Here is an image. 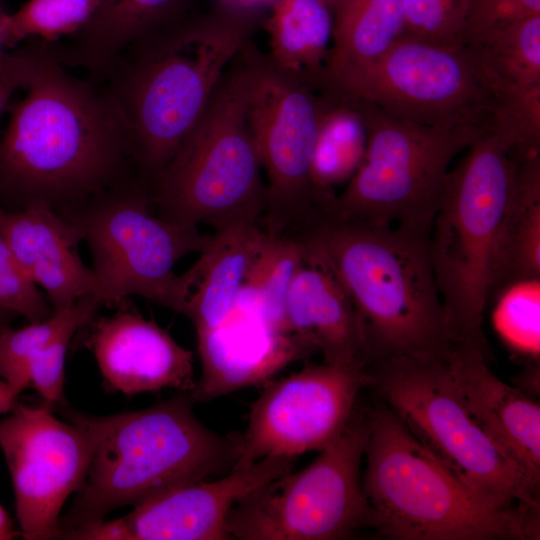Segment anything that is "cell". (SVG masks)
<instances>
[{
  "instance_id": "cell-33",
  "label": "cell",
  "mask_w": 540,
  "mask_h": 540,
  "mask_svg": "<svg viewBox=\"0 0 540 540\" xmlns=\"http://www.w3.org/2000/svg\"><path fill=\"white\" fill-rule=\"evenodd\" d=\"M99 0H29L18 11L3 15L0 46L11 47L31 37L54 41L77 33L95 12Z\"/></svg>"
},
{
  "instance_id": "cell-41",
  "label": "cell",
  "mask_w": 540,
  "mask_h": 540,
  "mask_svg": "<svg viewBox=\"0 0 540 540\" xmlns=\"http://www.w3.org/2000/svg\"><path fill=\"white\" fill-rule=\"evenodd\" d=\"M15 531L6 511L0 505V540H9L15 536Z\"/></svg>"
},
{
  "instance_id": "cell-2",
  "label": "cell",
  "mask_w": 540,
  "mask_h": 540,
  "mask_svg": "<svg viewBox=\"0 0 540 540\" xmlns=\"http://www.w3.org/2000/svg\"><path fill=\"white\" fill-rule=\"evenodd\" d=\"M305 259L337 280L361 326L367 366L446 357L452 348L429 235L324 214L294 235Z\"/></svg>"
},
{
  "instance_id": "cell-37",
  "label": "cell",
  "mask_w": 540,
  "mask_h": 540,
  "mask_svg": "<svg viewBox=\"0 0 540 540\" xmlns=\"http://www.w3.org/2000/svg\"><path fill=\"white\" fill-rule=\"evenodd\" d=\"M466 41L488 28L540 15V0H467Z\"/></svg>"
},
{
  "instance_id": "cell-18",
  "label": "cell",
  "mask_w": 540,
  "mask_h": 540,
  "mask_svg": "<svg viewBox=\"0 0 540 540\" xmlns=\"http://www.w3.org/2000/svg\"><path fill=\"white\" fill-rule=\"evenodd\" d=\"M0 234L29 279L46 291L53 309L83 297L97 298L96 276L78 252L80 232L50 204L33 201L19 209L0 208Z\"/></svg>"
},
{
  "instance_id": "cell-40",
  "label": "cell",
  "mask_w": 540,
  "mask_h": 540,
  "mask_svg": "<svg viewBox=\"0 0 540 540\" xmlns=\"http://www.w3.org/2000/svg\"><path fill=\"white\" fill-rule=\"evenodd\" d=\"M19 393L5 380L0 379V414L12 410L15 406Z\"/></svg>"
},
{
  "instance_id": "cell-43",
  "label": "cell",
  "mask_w": 540,
  "mask_h": 540,
  "mask_svg": "<svg viewBox=\"0 0 540 540\" xmlns=\"http://www.w3.org/2000/svg\"><path fill=\"white\" fill-rule=\"evenodd\" d=\"M3 312H9V311H6V310L0 308V321H1V317H2ZM2 329H3V328H2ZM0 330H1V329H0Z\"/></svg>"
},
{
  "instance_id": "cell-9",
  "label": "cell",
  "mask_w": 540,
  "mask_h": 540,
  "mask_svg": "<svg viewBox=\"0 0 540 540\" xmlns=\"http://www.w3.org/2000/svg\"><path fill=\"white\" fill-rule=\"evenodd\" d=\"M367 368L415 439L484 502L503 510L539 505L538 487L472 417L446 357L387 359Z\"/></svg>"
},
{
  "instance_id": "cell-14",
  "label": "cell",
  "mask_w": 540,
  "mask_h": 540,
  "mask_svg": "<svg viewBox=\"0 0 540 540\" xmlns=\"http://www.w3.org/2000/svg\"><path fill=\"white\" fill-rule=\"evenodd\" d=\"M372 383L367 368L325 362L268 381L238 435L233 467L322 450L347 425L360 390Z\"/></svg>"
},
{
  "instance_id": "cell-35",
  "label": "cell",
  "mask_w": 540,
  "mask_h": 540,
  "mask_svg": "<svg viewBox=\"0 0 540 540\" xmlns=\"http://www.w3.org/2000/svg\"><path fill=\"white\" fill-rule=\"evenodd\" d=\"M0 308L21 314L30 323L42 321L54 311L26 275L1 234Z\"/></svg>"
},
{
  "instance_id": "cell-27",
  "label": "cell",
  "mask_w": 540,
  "mask_h": 540,
  "mask_svg": "<svg viewBox=\"0 0 540 540\" xmlns=\"http://www.w3.org/2000/svg\"><path fill=\"white\" fill-rule=\"evenodd\" d=\"M305 262V251L298 238L266 233L228 321L244 318L271 330L289 333L285 321L286 297Z\"/></svg>"
},
{
  "instance_id": "cell-21",
  "label": "cell",
  "mask_w": 540,
  "mask_h": 540,
  "mask_svg": "<svg viewBox=\"0 0 540 540\" xmlns=\"http://www.w3.org/2000/svg\"><path fill=\"white\" fill-rule=\"evenodd\" d=\"M287 331L302 338L324 362L367 368L357 313L337 280L306 261L297 271L285 302Z\"/></svg>"
},
{
  "instance_id": "cell-7",
  "label": "cell",
  "mask_w": 540,
  "mask_h": 540,
  "mask_svg": "<svg viewBox=\"0 0 540 540\" xmlns=\"http://www.w3.org/2000/svg\"><path fill=\"white\" fill-rule=\"evenodd\" d=\"M517 165L507 144L485 131L448 173L428 246L453 345L486 353L483 316Z\"/></svg>"
},
{
  "instance_id": "cell-44",
  "label": "cell",
  "mask_w": 540,
  "mask_h": 540,
  "mask_svg": "<svg viewBox=\"0 0 540 540\" xmlns=\"http://www.w3.org/2000/svg\"><path fill=\"white\" fill-rule=\"evenodd\" d=\"M2 18H3V14L0 13V26H1Z\"/></svg>"
},
{
  "instance_id": "cell-25",
  "label": "cell",
  "mask_w": 540,
  "mask_h": 540,
  "mask_svg": "<svg viewBox=\"0 0 540 540\" xmlns=\"http://www.w3.org/2000/svg\"><path fill=\"white\" fill-rule=\"evenodd\" d=\"M517 163L497 236L488 303L512 282L540 279V153Z\"/></svg>"
},
{
  "instance_id": "cell-4",
  "label": "cell",
  "mask_w": 540,
  "mask_h": 540,
  "mask_svg": "<svg viewBox=\"0 0 540 540\" xmlns=\"http://www.w3.org/2000/svg\"><path fill=\"white\" fill-rule=\"evenodd\" d=\"M192 404L187 394L110 416L67 412V419L89 435L92 455L86 478L60 519L61 532L231 470L238 456V435L221 436L208 429Z\"/></svg>"
},
{
  "instance_id": "cell-8",
  "label": "cell",
  "mask_w": 540,
  "mask_h": 540,
  "mask_svg": "<svg viewBox=\"0 0 540 540\" xmlns=\"http://www.w3.org/2000/svg\"><path fill=\"white\" fill-rule=\"evenodd\" d=\"M349 98L363 120L366 149L329 214L429 235L452 161L486 130L423 126Z\"/></svg>"
},
{
  "instance_id": "cell-26",
  "label": "cell",
  "mask_w": 540,
  "mask_h": 540,
  "mask_svg": "<svg viewBox=\"0 0 540 540\" xmlns=\"http://www.w3.org/2000/svg\"><path fill=\"white\" fill-rule=\"evenodd\" d=\"M334 13L326 82L376 60L406 36L400 0H346Z\"/></svg>"
},
{
  "instance_id": "cell-36",
  "label": "cell",
  "mask_w": 540,
  "mask_h": 540,
  "mask_svg": "<svg viewBox=\"0 0 540 540\" xmlns=\"http://www.w3.org/2000/svg\"><path fill=\"white\" fill-rule=\"evenodd\" d=\"M74 334H67L37 355L28 367L29 386L41 395L47 405L60 402L63 397L65 358Z\"/></svg>"
},
{
  "instance_id": "cell-3",
  "label": "cell",
  "mask_w": 540,
  "mask_h": 540,
  "mask_svg": "<svg viewBox=\"0 0 540 540\" xmlns=\"http://www.w3.org/2000/svg\"><path fill=\"white\" fill-rule=\"evenodd\" d=\"M253 28V14L219 4L155 30L120 57L103 89L142 177L151 182L172 159Z\"/></svg>"
},
{
  "instance_id": "cell-42",
  "label": "cell",
  "mask_w": 540,
  "mask_h": 540,
  "mask_svg": "<svg viewBox=\"0 0 540 540\" xmlns=\"http://www.w3.org/2000/svg\"><path fill=\"white\" fill-rule=\"evenodd\" d=\"M334 12L346 0H322Z\"/></svg>"
},
{
  "instance_id": "cell-11",
  "label": "cell",
  "mask_w": 540,
  "mask_h": 540,
  "mask_svg": "<svg viewBox=\"0 0 540 540\" xmlns=\"http://www.w3.org/2000/svg\"><path fill=\"white\" fill-rule=\"evenodd\" d=\"M369 416L352 415L307 467L288 472L238 501L226 520L230 539L331 540L368 525L360 463Z\"/></svg>"
},
{
  "instance_id": "cell-13",
  "label": "cell",
  "mask_w": 540,
  "mask_h": 540,
  "mask_svg": "<svg viewBox=\"0 0 540 540\" xmlns=\"http://www.w3.org/2000/svg\"><path fill=\"white\" fill-rule=\"evenodd\" d=\"M326 88L423 126L488 128L490 88L467 46L405 36L376 60L328 79Z\"/></svg>"
},
{
  "instance_id": "cell-24",
  "label": "cell",
  "mask_w": 540,
  "mask_h": 540,
  "mask_svg": "<svg viewBox=\"0 0 540 540\" xmlns=\"http://www.w3.org/2000/svg\"><path fill=\"white\" fill-rule=\"evenodd\" d=\"M331 13L322 0H276L266 22L271 62L320 92L326 87Z\"/></svg>"
},
{
  "instance_id": "cell-15",
  "label": "cell",
  "mask_w": 540,
  "mask_h": 540,
  "mask_svg": "<svg viewBox=\"0 0 540 540\" xmlns=\"http://www.w3.org/2000/svg\"><path fill=\"white\" fill-rule=\"evenodd\" d=\"M50 405H18L0 421V448L15 494L23 538L57 539L60 512L82 486L92 443L78 423L57 419Z\"/></svg>"
},
{
  "instance_id": "cell-19",
  "label": "cell",
  "mask_w": 540,
  "mask_h": 540,
  "mask_svg": "<svg viewBox=\"0 0 540 540\" xmlns=\"http://www.w3.org/2000/svg\"><path fill=\"white\" fill-rule=\"evenodd\" d=\"M447 362L472 417L535 486L540 481V407L526 392L495 376L486 353L453 345Z\"/></svg>"
},
{
  "instance_id": "cell-30",
  "label": "cell",
  "mask_w": 540,
  "mask_h": 540,
  "mask_svg": "<svg viewBox=\"0 0 540 540\" xmlns=\"http://www.w3.org/2000/svg\"><path fill=\"white\" fill-rule=\"evenodd\" d=\"M488 74L521 85H540V15L494 25L466 43Z\"/></svg>"
},
{
  "instance_id": "cell-6",
  "label": "cell",
  "mask_w": 540,
  "mask_h": 540,
  "mask_svg": "<svg viewBox=\"0 0 540 540\" xmlns=\"http://www.w3.org/2000/svg\"><path fill=\"white\" fill-rule=\"evenodd\" d=\"M250 43L226 68L201 117L150 182L152 204L167 220L215 231L261 221L265 183L247 118Z\"/></svg>"
},
{
  "instance_id": "cell-20",
  "label": "cell",
  "mask_w": 540,
  "mask_h": 540,
  "mask_svg": "<svg viewBox=\"0 0 540 540\" xmlns=\"http://www.w3.org/2000/svg\"><path fill=\"white\" fill-rule=\"evenodd\" d=\"M196 337L202 371L188 393L193 402L268 382L285 366L315 352L294 333L277 332L243 318L196 331Z\"/></svg>"
},
{
  "instance_id": "cell-5",
  "label": "cell",
  "mask_w": 540,
  "mask_h": 540,
  "mask_svg": "<svg viewBox=\"0 0 540 540\" xmlns=\"http://www.w3.org/2000/svg\"><path fill=\"white\" fill-rule=\"evenodd\" d=\"M365 454L368 525L385 538H538L539 505L490 506L428 452L391 408L369 416Z\"/></svg>"
},
{
  "instance_id": "cell-28",
  "label": "cell",
  "mask_w": 540,
  "mask_h": 540,
  "mask_svg": "<svg viewBox=\"0 0 540 540\" xmlns=\"http://www.w3.org/2000/svg\"><path fill=\"white\" fill-rule=\"evenodd\" d=\"M312 164V182L324 208L336 196L335 188L347 183L360 166L366 149L363 120L348 96L327 92Z\"/></svg>"
},
{
  "instance_id": "cell-10",
  "label": "cell",
  "mask_w": 540,
  "mask_h": 540,
  "mask_svg": "<svg viewBox=\"0 0 540 540\" xmlns=\"http://www.w3.org/2000/svg\"><path fill=\"white\" fill-rule=\"evenodd\" d=\"M105 192L70 217L91 250L97 299L120 308L128 296L138 295L185 315L190 281L186 272L175 274L174 267L184 256L201 253L212 235L154 215L150 183L144 178Z\"/></svg>"
},
{
  "instance_id": "cell-29",
  "label": "cell",
  "mask_w": 540,
  "mask_h": 540,
  "mask_svg": "<svg viewBox=\"0 0 540 540\" xmlns=\"http://www.w3.org/2000/svg\"><path fill=\"white\" fill-rule=\"evenodd\" d=\"M102 303L94 296L54 309L46 319L20 329L0 330V376L18 393L29 386L31 361L52 343L87 326Z\"/></svg>"
},
{
  "instance_id": "cell-1",
  "label": "cell",
  "mask_w": 540,
  "mask_h": 540,
  "mask_svg": "<svg viewBox=\"0 0 540 540\" xmlns=\"http://www.w3.org/2000/svg\"><path fill=\"white\" fill-rule=\"evenodd\" d=\"M26 96L0 136V198L24 207L97 196L121 183L132 161L119 115L104 89L69 75L41 45ZM19 209V208H18Z\"/></svg>"
},
{
  "instance_id": "cell-39",
  "label": "cell",
  "mask_w": 540,
  "mask_h": 540,
  "mask_svg": "<svg viewBox=\"0 0 540 540\" xmlns=\"http://www.w3.org/2000/svg\"><path fill=\"white\" fill-rule=\"evenodd\" d=\"M275 1L276 0H219V4L254 15L258 10L272 6Z\"/></svg>"
},
{
  "instance_id": "cell-17",
  "label": "cell",
  "mask_w": 540,
  "mask_h": 540,
  "mask_svg": "<svg viewBox=\"0 0 540 540\" xmlns=\"http://www.w3.org/2000/svg\"><path fill=\"white\" fill-rule=\"evenodd\" d=\"M89 325L85 344L110 390L134 395L194 388L193 353L155 322L124 305Z\"/></svg>"
},
{
  "instance_id": "cell-32",
  "label": "cell",
  "mask_w": 540,
  "mask_h": 540,
  "mask_svg": "<svg viewBox=\"0 0 540 540\" xmlns=\"http://www.w3.org/2000/svg\"><path fill=\"white\" fill-rule=\"evenodd\" d=\"M493 328L509 351L524 362L540 357V279L512 282L493 297Z\"/></svg>"
},
{
  "instance_id": "cell-31",
  "label": "cell",
  "mask_w": 540,
  "mask_h": 540,
  "mask_svg": "<svg viewBox=\"0 0 540 540\" xmlns=\"http://www.w3.org/2000/svg\"><path fill=\"white\" fill-rule=\"evenodd\" d=\"M484 72L492 98L487 131L507 144L516 161L540 153V85L521 86Z\"/></svg>"
},
{
  "instance_id": "cell-16",
  "label": "cell",
  "mask_w": 540,
  "mask_h": 540,
  "mask_svg": "<svg viewBox=\"0 0 540 540\" xmlns=\"http://www.w3.org/2000/svg\"><path fill=\"white\" fill-rule=\"evenodd\" d=\"M294 458L267 457L233 467L222 478L181 485L113 520L64 531L68 540H224L226 520L242 498L290 472Z\"/></svg>"
},
{
  "instance_id": "cell-12",
  "label": "cell",
  "mask_w": 540,
  "mask_h": 540,
  "mask_svg": "<svg viewBox=\"0 0 540 540\" xmlns=\"http://www.w3.org/2000/svg\"><path fill=\"white\" fill-rule=\"evenodd\" d=\"M247 118L267 182L261 224L295 235L324 213L312 164L328 94L275 66L250 44Z\"/></svg>"
},
{
  "instance_id": "cell-34",
  "label": "cell",
  "mask_w": 540,
  "mask_h": 540,
  "mask_svg": "<svg viewBox=\"0 0 540 540\" xmlns=\"http://www.w3.org/2000/svg\"><path fill=\"white\" fill-rule=\"evenodd\" d=\"M406 36L443 46H465L467 0H400Z\"/></svg>"
},
{
  "instance_id": "cell-22",
  "label": "cell",
  "mask_w": 540,
  "mask_h": 540,
  "mask_svg": "<svg viewBox=\"0 0 540 540\" xmlns=\"http://www.w3.org/2000/svg\"><path fill=\"white\" fill-rule=\"evenodd\" d=\"M189 0H99L75 38L50 47L66 65L84 67L98 81L107 80L133 43L187 14Z\"/></svg>"
},
{
  "instance_id": "cell-23",
  "label": "cell",
  "mask_w": 540,
  "mask_h": 540,
  "mask_svg": "<svg viewBox=\"0 0 540 540\" xmlns=\"http://www.w3.org/2000/svg\"><path fill=\"white\" fill-rule=\"evenodd\" d=\"M266 235L260 220L233 223L215 231L190 280L187 316L195 331L217 328L233 315L248 271Z\"/></svg>"
},
{
  "instance_id": "cell-38",
  "label": "cell",
  "mask_w": 540,
  "mask_h": 540,
  "mask_svg": "<svg viewBox=\"0 0 540 540\" xmlns=\"http://www.w3.org/2000/svg\"><path fill=\"white\" fill-rule=\"evenodd\" d=\"M41 44H30L20 50L7 52L0 46V119L9 108L12 94L27 89L37 70Z\"/></svg>"
}]
</instances>
